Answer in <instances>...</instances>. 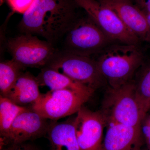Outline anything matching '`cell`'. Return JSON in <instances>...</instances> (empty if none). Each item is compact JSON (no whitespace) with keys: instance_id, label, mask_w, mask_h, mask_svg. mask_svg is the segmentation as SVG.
I'll return each mask as SVG.
<instances>
[{"instance_id":"1","label":"cell","mask_w":150,"mask_h":150,"mask_svg":"<svg viewBox=\"0 0 150 150\" xmlns=\"http://www.w3.org/2000/svg\"><path fill=\"white\" fill-rule=\"evenodd\" d=\"M76 6L73 0H35L23 15L19 29L22 33L40 36L53 44L79 18Z\"/></svg>"},{"instance_id":"2","label":"cell","mask_w":150,"mask_h":150,"mask_svg":"<svg viewBox=\"0 0 150 150\" xmlns=\"http://www.w3.org/2000/svg\"><path fill=\"white\" fill-rule=\"evenodd\" d=\"M143 58L138 45L111 43L100 53L96 61L109 87L114 88L132 80Z\"/></svg>"},{"instance_id":"3","label":"cell","mask_w":150,"mask_h":150,"mask_svg":"<svg viewBox=\"0 0 150 150\" xmlns=\"http://www.w3.org/2000/svg\"><path fill=\"white\" fill-rule=\"evenodd\" d=\"M107 124L139 127L146 117L137 101L134 81L117 88L109 87L100 110Z\"/></svg>"},{"instance_id":"4","label":"cell","mask_w":150,"mask_h":150,"mask_svg":"<svg viewBox=\"0 0 150 150\" xmlns=\"http://www.w3.org/2000/svg\"><path fill=\"white\" fill-rule=\"evenodd\" d=\"M65 35L66 52L87 57L113 43L88 16L78 18Z\"/></svg>"},{"instance_id":"5","label":"cell","mask_w":150,"mask_h":150,"mask_svg":"<svg viewBox=\"0 0 150 150\" xmlns=\"http://www.w3.org/2000/svg\"><path fill=\"white\" fill-rule=\"evenodd\" d=\"M7 49L12 59L24 69L46 67L57 52L53 44L37 36L22 33L8 40Z\"/></svg>"},{"instance_id":"6","label":"cell","mask_w":150,"mask_h":150,"mask_svg":"<svg viewBox=\"0 0 150 150\" xmlns=\"http://www.w3.org/2000/svg\"><path fill=\"white\" fill-rule=\"evenodd\" d=\"M46 67L58 71L94 90L107 83L96 60L66 52L58 53Z\"/></svg>"},{"instance_id":"7","label":"cell","mask_w":150,"mask_h":150,"mask_svg":"<svg viewBox=\"0 0 150 150\" xmlns=\"http://www.w3.org/2000/svg\"><path fill=\"white\" fill-rule=\"evenodd\" d=\"M112 42L138 45L139 39L124 25L112 9L98 0H73Z\"/></svg>"},{"instance_id":"8","label":"cell","mask_w":150,"mask_h":150,"mask_svg":"<svg viewBox=\"0 0 150 150\" xmlns=\"http://www.w3.org/2000/svg\"><path fill=\"white\" fill-rule=\"evenodd\" d=\"M91 97L69 90H50L30 107L43 118L57 121L76 113Z\"/></svg>"},{"instance_id":"9","label":"cell","mask_w":150,"mask_h":150,"mask_svg":"<svg viewBox=\"0 0 150 150\" xmlns=\"http://www.w3.org/2000/svg\"><path fill=\"white\" fill-rule=\"evenodd\" d=\"M34 111L26 107L18 115L10 128L0 135L1 150L13 144L25 143L47 134L49 122Z\"/></svg>"},{"instance_id":"10","label":"cell","mask_w":150,"mask_h":150,"mask_svg":"<svg viewBox=\"0 0 150 150\" xmlns=\"http://www.w3.org/2000/svg\"><path fill=\"white\" fill-rule=\"evenodd\" d=\"M107 121L101 111L84 105L74 118L76 135L81 150H102L103 133Z\"/></svg>"},{"instance_id":"11","label":"cell","mask_w":150,"mask_h":150,"mask_svg":"<svg viewBox=\"0 0 150 150\" xmlns=\"http://www.w3.org/2000/svg\"><path fill=\"white\" fill-rule=\"evenodd\" d=\"M143 139L141 126L110 124L103 139L102 150H141Z\"/></svg>"},{"instance_id":"12","label":"cell","mask_w":150,"mask_h":150,"mask_svg":"<svg viewBox=\"0 0 150 150\" xmlns=\"http://www.w3.org/2000/svg\"><path fill=\"white\" fill-rule=\"evenodd\" d=\"M101 3L114 11L126 27L139 40H146L149 31L146 15L130 1Z\"/></svg>"},{"instance_id":"13","label":"cell","mask_w":150,"mask_h":150,"mask_svg":"<svg viewBox=\"0 0 150 150\" xmlns=\"http://www.w3.org/2000/svg\"><path fill=\"white\" fill-rule=\"evenodd\" d=\"M74 118L49 122L47 134L50 150H81L77 139Z\"/></svg>"},{"instance_id":"14","label":"cell","mask_w":150,"mask_h":150,"mask_svg":"<svg viewBox=\"0 0 150 150\" xmlns=\"http://www.w3.org/2000/svg\"><path fill=\"white\" fill-rule=\"evenodd\" d=\"M40 86L36 76L29 72H23L4 97L20 106L30 107L41 96Z\"/></svg>"},{"instance_id":"15","label":"cell","mask_w":150,"mask_h":150,"mask_svg":"<svg viewBox=\"0 0 150 150\" xmlns=\"http://www.w3.org/2000/svg\"><path fill=\"white\" fill-rule=\"evenodd\" d=\"M36 77L40 86L47 87L51 91L69 90L91 96L95 91L48 67L42 68Z\"/></svg>"},{"instance_id":"16","label":"cell","mask_w":150,"mask_h":150,"mask_svg":"<svg viewBox=\"0 0 150 150\" xmlns=\"http://www.w3.org/2000/svg\"><path fill=\"white\" fill-rule=\"evenodd\" d=\"M25 69L11 59L0 64V92L1 95H6L14 85Z\"/></svg>"},{"instance_id":"17","label":"cell","mask_w":150,"mask_h":150,"mask_svg":"<svg viewBox=\"0 0 150 150\" xmlns=\"http://www.w3.org/2000/svg\"><path fill=\"white\" fill-rule=\"evenodd\" d=\"M134 83L137 101L146 115L150 110V64L142 69Z\"/></svg>"},{"instance_id":"18","label":"cell","mask_w":150,"mask_h":150,"mask_svg":"<svg viewBox=\"0 0 150 150\" xmlns=\"http://www.w3.org/2000/svg\"><path fill=\"white\" fill-rule=\"evenodd\" d=\"M26 108L0 95V135L7 132L18 115Z\"/></svg>"},{"instance_id":"19","label":"cell","mask_w":150,"mask_h":150,"mask_svg":"<svg viewBox=\"0 0 150 150\" xmlns=\"http://www.w3.org/2000/svg\"><path fill=\"white\" fill-rule=\"evenodd\" d=\"M35 0H7L9 6L15 12L24 14L32 6Z\"/></svg>"},{"instance_id":"20","label":"cell","mask_w":150,"mask_h":150,"mask_svg":"<svg viewBox=\"0 0 150 150\" xmlns=\"http://www.w3.org/2000/svg\"><path fill=\"white\" fill-rule=\"evenodd\" d=\"M1 150H37L32 145L26 142L13 144L7 146Z\"/></svg>"},{"instance_id":"21","label":"cell","mask_w":150,"mask_h":150,"mask_svg":"<svg viewBox=\"0 0 150 150\" xmlns=\"http://www.w3.org/2000/svg\"><path fill=\"white\" fill-rule=\"evenodd\" d=\"M146 17L148 25H149V31H148L147 35L146 40H147L150 44V13L147 14Z\"/></svg>"},{"instance_id":"22","label":"cell","mask_w":150,"mask_h":150,"mask_svg":"<svg viewBox=\"0 0 150 150\" xmlns=\"http://www.w3.org/2000/svg\"><path fill=\"white\" fill-rule=\"evenodd\" d=\"M145 7L146 8L148 11V13H150V0H146V4Z\"/></svg>"},{"instance_id":"23","label":"cell","mask_w":150,"mask_h":150,"mask_svg":"<svg viewBox=\"0 0 150 150\" xmlns=\"http://www.w3.org/2000/svg\"><path fill=\"white\" fill-rule=\"evenodd\" d=\"M98 1L101 3L106 2L122 1H130V0H98Z\"/></svg>"},{"instance_id":"24","label":"cell","mask_w":150,"mask_h":150,"mask_svg":"<svg viewBox=\"0 0 150 150\" xmlns=\"http://www.w3.org/2000/svg\"><path fill=\"white\" fill-rule=\"evenodd\" d=\"M138 2V4H139L142 7L145 6V4H146V0H136Z\"/></svg>"}]
</instances>
